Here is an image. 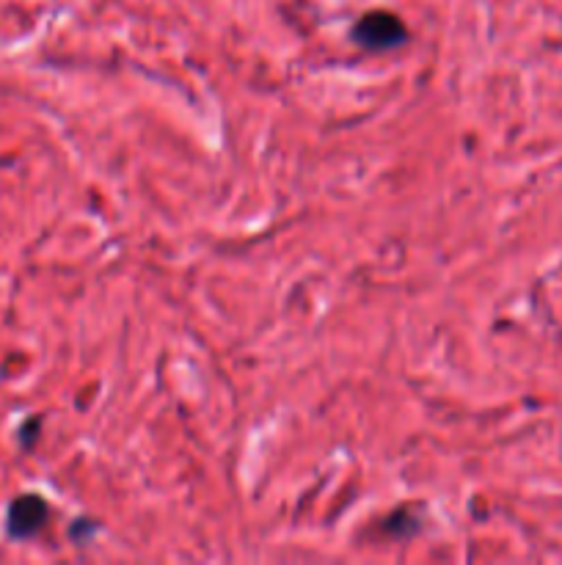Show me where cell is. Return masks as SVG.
I'll return each instance as SVG.
<instances>
[{
    "instance_id": "1",
    "label": "cell",
    "mask_w": 562,
    "mask_h": 565,
    "mask_svg": "<svg viewBox=\"0 0 562 565\" xmlns=\"http://www.w3.org/2000/svg\"><path fill=\"white\" fill-rule=\"evenodd\" d=\"M353 39L367 50H391L406 42L408 31L400 17L391 11H367L353 25Z\"/></svg>"
},
{
    "instance_id": "2",
    "label": "cell",
    "mask_w": 562,
    "mask_h": 565,
    "mask_svg": "<svg viewBox=\"0 0 562 565\" xmlns=\"http://www.w3.org/2000/svg\"><path fill=\"white\" fill-rule=\"evenodd\" d=\"M50 508L47 500L39 494H20L17 500H11L9 511H6V535L11 541H28L33 535L42 533V527L47 524Z\"/></svg>"
}]
</instances>
